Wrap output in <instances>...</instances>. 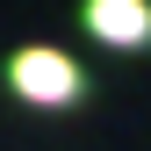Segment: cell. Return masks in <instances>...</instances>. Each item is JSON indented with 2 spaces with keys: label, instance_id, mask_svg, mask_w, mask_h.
<instances>
[{
  "label": "cell",
  "instance_id": "obj_1",
  "mask_svg": "<svg viewBox=\"0 0 151 151\" xmlns=\"http://www.w3.org/2000/svg\"><path fill=\"white\" fill-rule=\"evenodd\" d=\"M7 86L22 93V101L36 108H65V101H79V65L65 58V50H50V43H29V50H14L7 58Z\"/></svg>",
  "mask_w": 151,
  "mask_h": 151
},
{
  "label": "cell",
  "instance_id": "obj_2",
  "mask_svg": "<svg viewBox=\"0 0 151 151\" xmlns=\"http://www.w3.org/2000/svg\"><path fill=\"white\" fill-rule=\"evenodd\" d=\"M86 29L101 43H151V7L144 0H86Z\"/></svg>",
  "mask_w": 151,
  "mask_h": 151
}]
</instances>
